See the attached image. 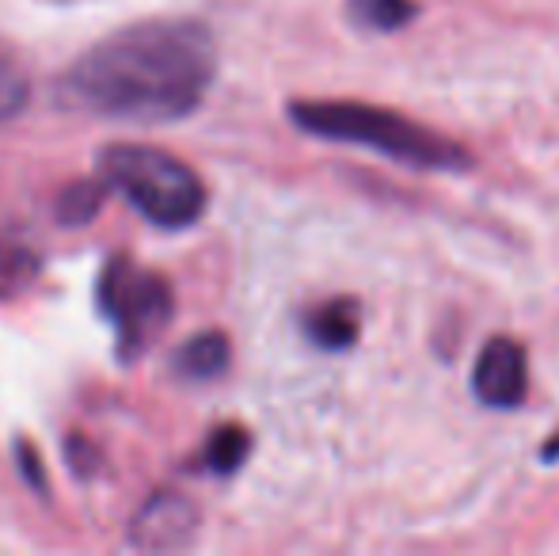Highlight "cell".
<instances>
[{
	"mask_svg": "<svg viewBox=\"0 0 559 556\" xmlns=\"http://www.w3.org/2000/svg\"><path fill=\"white\" fill-rule=\"evenodd\" d=\"M217 76V43L199 20H141L69 61L58 76V104L96 119L179 122L194 115Z\"/></svg>",
	"mask_w": 559,
	"mask_h": 556,
	"instance_id": "6da1fadb",
	"label": "cell"
},
{
	"mask_svg": "<svg viewBox=\"0 0 559 556\" xmlns=\"http://www.w3.org/2000/svg\"><path fill=\"white\" fill-rule=\"evenodd\" d=\"M289 122L297 130L324 141L373 149L381 156H392L407 168L427 171H464L472 168V156L456 141H449L389 107L354 104V99H294Z\"/></svg>",
	"mask_w": 559,
	"mask_h": 556,
	"instance_id": "7a4b0ae2",
	"label": "cell"
},
{
	"mask_svg": "<svg viewBox=\"0 0 559 556\" xmlns=\"http://www.w3.org/2000/svg\"><path fill=\"white\" fill-rule=\"evenodd\" d=\"M96 168L115 194H122L156 229H191L210 206L202 176L179 156L141 141H111L99 149Z\"/></svg>",
	"mask_w": 559,
	"mask_h": 556,
	"instance_id": "3957f363",
	"label": "cell"
},
{
	"mask_svg": "<svg viewBox=\"0 0 559 556\" xmlns=\"http://www.w3.org/2000/svg\"><path fill=\"white\" fill-rule=\"evenodd\" d=\"M96 309L115 332V355L122 366H133L160 343L168 332L176 294L168 279L133 263L126 252H115L96 279Z\"/></svg>",
	"mask_w": 559,
	"mask_h": 556,
	"instance_id": "277c9868",
	"label": "cell"
},
{
	"mask_svg": "<svg viewBox=\"0 0 559 556\" xmlns=\"http://www.w3.org/2000/svg\"><path fill=\"white\" fill-rule=\"evenodd\" d=\"M472 393L484 409L514 412L530 393V358H525L522 343L510 335L487 340L472 366Z\"/></svg>",
	"mask_w": 559,
	"mask_h": 556,
	"instance_id": "5b68a950",
	"label": "cell"
},
{
	"mask_svg": "<svg viewBox=\"0 0 559 556\" xmlns=\"http://www.w3.org/2000/svg\"><path fill=\"white\" fill-rule=\"evenodd\" d=\"M199 534V507L179 492H156L130 522V545L148 553L183 549Z\"/></svg>",
	"mask_w": 559,
	"mask_h": 556,
	"instance_id": "8992f818",
	"label": "cell"
},
{
	"mask_svg": "<svg viewBox=\"0 0 559 556\" xmlns=\"http://www.w3.org/2000/svg\"><path fill=\"white\" fill-rule=\"evenodd\" d=\"M233 363V347H228L225 332H194L171 351V374L179 381H217Z\"/></svg>",
	"mask_w": 559,
	"mask_h": 556,
	"instance_id": "52a82bcc",
	"label": "cell"
},
{
	"mask_svg": "<svg viewBox=\"0 0 559 556\" xmlns=\"http://www.w3.org/2000/svg\"><path fill=\"white\" fill-rule=\"evenodd\" d=\"M358 301L350 297H332V301L317 305V309L305 317V335L317 343L320 351H346L358 340Z\"/></svg>",
	"mask_w": 559,
	"mask_h": 556,
	"instance_id": "ba28073f",
	"label": "cell"
},
{
	"mask_svg": "<svg viewBox=\"0 0 559 556\" xmlns=\"http://www.w3.org/2000/svg\"><path fill=\"white\" fill-rule=\"evenodd\" d=\"M346 15L366 35H396L419 15L415 0H346Z\"/></svg>",
	"mask_w": 559,
	"mask_h": 556,
	"instance_id": "9c48e42d",
	"label": "cell"
},
{
	"mask_svg": "<svg viewBox=\"0 0 559 556\" xmlns=\"http://www.w3.org/2000/svg\"><path fill=\"white\" fill-rule=\"evenodd\" d=\"M251 453V435L236 423H225L210 435V442L202 446L199 453V469L210 476H233L240 473V465L248 461Z\"/></svg>",
	"mask_w": 559,
	"mask_h": 556,
	"instance_id": "30bf717a",
	"label": "cell"
},
{
	"mask_svg": "<svg viewBox=\"0 0 559 556\" xmlns=\"http://www.w3.org/2000/svg\"><path fill=\"white\" fill-rule=\"evenodd\" d=\"M38 271H43V256L35 248L23 240H0V301L35 286Z\"/></svg>",
	"mask_w": 559,
	"mask_h": 556,
	"instance_id": "8fae6325",
	"label": "cell"
},
{
	"mask_svg": "<svg viewBox=\"0 0 559 556\" xmlns=\"http://www.w3.org/2000/svg\"><path fill=\"white\" fill-rule=\"evenodd\" d=\"M107 191H111V187L104 184V176L99 179H73V184L58 194V202H53V214H58L61 225H88L92 217L104 210Z\"/></svg>",
	"mask_w": 559,
	"mask_h": 556,
	"instance_id": "7c38bea8",
	"label": "cell"
},
{
	"mask_svg": "<svg viewBox=\"0 0 559 556\" xmlns=\"http://www.w3.org/2000/svg\"><path fill=\"white\" fill-rule=\"evenodd\" d=\"M31 99V76L23 61L0 43V122L15 119Z\"/></svg>",
	"mask_w": 559,
	"mask_h": 556,
	"instance_id": "4fadbf2b",
	"label": "cell"
},
{
	"mask_svg": "<svg viewBox=\"0 0 559 556\" xmlns=\"http://www.w3.org/2000/svg\"><path fill=\"white\" fill-rule=\"evenodd\" d=\"M15 465H20L23 484H27L31 492H38V496H43V492H46V473H43V461H38L35 446H31V442H15Z\"/></svg>",
	"mask_w": 559,
	"mask_h": 556,
	"instance_id": "5bb4252c",
	"label": "cell"
},
{
	"mask_svg": "<svg viewBox=\"0 0 559 556\" xmlns=\"http://www.w3.org/2000/svg\"><path fill=\"white\" fill-rule=\"evenodd\" d=\"M69 461H73L76 476H92L104 458H99V450L88 442V438H69Z\"/></svg>",
	"mask_w": 559,
	"mask_h": 556,
	"instance_id": "9a60e30c",
	"label": "cell"
},
{
	"mask_svg": "<svg viewBox=\"0 0 559 556\" xmlns=\"http://www.w3.org/2000/svg\"><path fill=\"white\" fill-rule=\"evenodd\" d=\"M552 458H559V442H556V438L545 446V461H552Z\"/></svg>",
	"mask_w": 559,
	"mask_h": 556,
	"instance_id": "2e32d148",
	"label": "cell"
}]
</instances>
